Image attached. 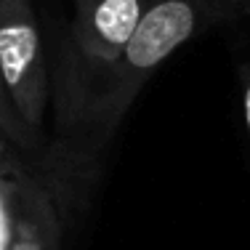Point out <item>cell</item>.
Instances as JSON below:
<instances>
[{"instance_id":"cell-1","label":"cell","mask_w":250,"mask_h":250,"mask_svg":"<svg viewBox=\"0 0 250 250\" xmlns=\"http://www.w3.org/2000/svg\"><path fill=\"white\" fill-rule=\"evenodd\" d=\"M224 19L229 14L221 0H152L120 56L99 67L101 80L83 101V125L75 136L101 149L154 69L200 29Z\"/></svg>"},{"instance_id":"cell-6","label":"cell","mask_w":250,"mask_h":250,"mask_svg":"<svg viewBox=\"0 0 250 250\" xmlns=\"http://www.w3.org/2000/svg\"><path fill=\"white\" fill-rule=\"evenodd\" d=\"M240 93H242V120H245L248 141H250V62L240 67Z\"/></svg>"},{"instance_id":"cell-5","label":"cell","mask_w":250,"mask_h":250,"mask_svg":"<svg viewBox=\"0 0 250 250\" xmlns=\"http://www.w3.org/2000/svg\"><path fill=\"white\" fill-rule=\"evenodd\" d=\"M38 152H24L21 146H16L14 141L0 130V176H21V173H27V170L32 168L35 154Z\"/></svg>"},{"instance_id":"cell-4","label":"cell","mask_w":250,"mask_h":250,"mask_svg":"<svg viewBox=\"0 0 250 250\" xmlns=\"http://www.w3.org/2000/svg\"><path fill=\"white\" fill-rule=\"evenodd\" d=\"M0 130H3L16 146H21L24 152H38L40 146L45 144L40 136H35L32 130L21 123L19 112H16V106L11 104L8 93H5V88H3V80H0Z\"/></svg>"},{"instance_id":"cell-7","label":"cell","mask_w":250,"mask_h":250,"mask_svg":"<svg viewBox=\"0 0 250 250\" xmlns=\"http://www.w3.org/2000/svg\"><path fill=\"white\" fill-rule=\"evenodd\" d=\"M221 5L226 8L229 19H234V16H245V19H250V0H221Z\"/></svg>"},{"instance_id":"cell-3","label":"cell","mask_w":250,"mask_h":250,"mask_svg":"<svg viewBox=\"0 0 250 250\" xmlns=\"http://www.w3.org/2000/svg\"><path fill=\"white\" fill-rule=\"evenodd\" d=\"M152 0H75L72 43L75 51L93 67L112 64Z\"/></svg>"},{"instance_id":"cell-2","label":"cell","mask_w":250,"mask_h":250,"mask_svg":"<svg viewBox=\"0 0 250 250\" xmlns=\"http://www.w3.org/2000/svg\"><path fill=\"white\" fill-rule=\"evenodd\" d=\"M0 80L21 123L43 139L51 83L32 0H0Z\"/></svg>"}]
</instances>
